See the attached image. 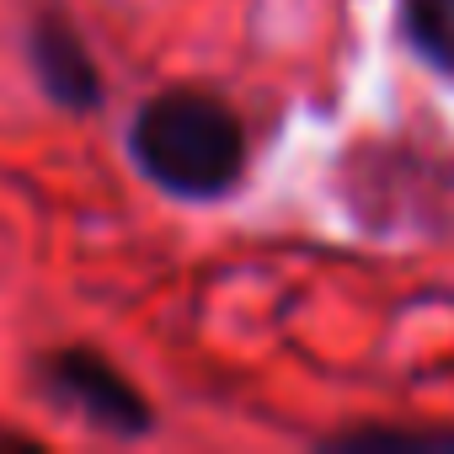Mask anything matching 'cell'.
<instances>
[{
	"label": "cell",
	"mask_w": 454,
	"mask_h": 454,
	"mask_svg": "<svg viewBox=\"0 0 454 454\" xmlns=\"http://www.w3.org/2000/svg\"><path fill=\"white\" fill-rule=\"evenodd\" d=\"M134 160L176 198H219L247 166V134L236 113L203 91H166L134 118Z\"/></svg>",
	"instance_id": "1"
},
{
	"label": "cell",
	"mask_w": 454,
	"mask_h": 454,
	"mask_svg": "<svg viewBox=\"0 0 454 454\" xmlns=\"http://www.w3.org/2000/svg\"><path fill=\"white\" fill-rule=\"evenodd\" d=\"M54 380H59V390H65L86 417H97V422H107V427H118V433H139V427H145L139 395H134L102 358H91V353H65V358H54Z\"/></svg>",
	"instance_id": "2"
},
{
	"label": "cell",
	"mask_w": 454,
	"mask_h": 454,
	"mask_svg": "<svg viewBox=\"0 0 454 454\" xmlns=\"http://www.w3.org/2000/svg\"><path fill=\"white\" fill-rule=\"evenodd\" d=\"M33 59H38L43 86H49L65 107H91V102H97V75H91V59H86V49H81V43H75L59 22L38 27V38H33Z\"/></svg>",
	"instance_id": "3"
},
{
	"label": "cell",
	"mask_w": 454,
	"mask_h": 454,
	"mask_svg": "<svg viewBox=\"0 0 454 454\" xmlns=\"http://www.w3.org/2000/svg\"><path fill=\"white\" fill-rule=\"evenodd\" d=\"M406 22L422 54H433L438 65H454V0H411Z\"/></svg>",
	"instance_id": "4"
}]
</instances>
